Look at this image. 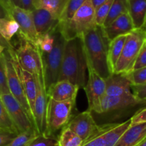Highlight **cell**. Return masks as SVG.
Masks as SVG:
<instances>
[{
	"mask_svg": "<svg viewBox=\"0 0 146 146\" xmlns=\"http://www.w3.org/2000/svg\"><path fill=\"white\" fill-rule=\"evenodd\" d=\"M113 2V0H107L105 3L101 4L95 10L96 25L101 27H104V24L108 17Z\"/></svg>",
	"mask_w": 146,
	"mask_h": 146,
	"instance_id": "31",
	"label": "cell"
},
{
	"mask_svg": "<svg viewBox=\"0 0 146 146\" xmlns=\"http://www.w3.org/2000/svg\"><path fill=\"white\" fill-rule=\"evenodd\" d=\"M36 0H21V8L28 11H34L36 9Z\"/></svg>",
	"mask_w": 146,
	"mask_h": 146,
	"instance_id": "41",
	"label": "cell"
},
{
	"mask_svg": "<svg viewBox=\"0 0 146 146\" xmlns=\"http://www.w3.org/2000/svg\"><path fill=\"white\" fill-rule=\"evenodd\" d=\"M128 35V34H127ZM127 35H122L116 37L115 38L110 41L108 46V64L111 68V72H113L114 68L117 61L119 59L120 56L122 52Z\"/></svg>",
	"mask_w": 146,
	"mask_h": 146,
	"instance_id": "23",
	"label": "cell"
},
{
	"mask_svg": "<svg viewBox=\"0 0 146 146\" xmlns=\"http://www.w3.org/2000/svg\"><path fill=\"white\" fill-rule=\"evenodd\" d=\"M86 0H69L64 14L60 18V21H68L71 19L76 11L82 6Z\"/></svg>",
	"mask_w": 146,
	"mask_h": 146,
	"instance_id": "33",
	"label": "cell"
},
{
	"mask_svg": "<svg viewBox=\"0 0 146 146\" xmlns=\"http://www.w3.org/2000/svg\"><path fill=\"white\" fill-rule=\"evenodd\" d=\"M103 29L109 41L120 36L127 35L134 30L133 25L128 12L121 15L110 25Z\"/></svg>",
	"mask_w": 146,
	"mask_h": 146,
	"instance_id": "18",
	"label": "cell"
},
{
	"mask_svg": "<svg viewBox=\"0 0 146 146\" xmlns=\"http://www.w3.org/2000/svg\"><path fill=\"white\" fill-rule=\"evenodd\" d=\"M17 135L0 130V146H4L9 143Z\"/></svg>",
	"mask_w": 146,
	"mask_h": 146,
	"instance_id": "39",
	"label": "cell"
},
{
	"mask_svg": "<svg viewBox=\"0 0 146 146\" xmlns=\"http://www.w3.org/2000/svg\"><path fill=\"white\" fill-rule=\"evenodd\" d=\"M39 135L35 128L20 133L16 135L9 143L4 146H27L31 141Z\"/></svg>",
	"mask_w": 146,
	"mask_h": 146,
	"instance_id": "27",
	"label": "cell"
},
{
	"mask_svg": "<svg viewBox=\"0 0 146 146\" xmlns=\"http://www.w3.org/2000/svg\"><path fill=\"white\" fill-rule=\"evenodd\" d=\"M131 125L146 123V105L141 107L131 118Z\"/></svg>",
	"mask_w": 146,
	"mask_h": 146,
	"instance_id": "37",
	"label": "cell"
},
{
	"mask_svg": "<svg viewBox=\"0 0 146 146\" xmlns=\"http://www.w3.org/2000/svg\"><path fill=\"white\" fill-rule=\"evenodd\" d=\"M111 124L99 125L98 131L96 134L83 143L82 146H106L105 133Z\"/></svg>",
	"mask_w": 146,
	"mask_h": 146,
	"instance_id": "29",
	"label": "cell"
},
{
	"mask_svg": "<svg viewBox=\"0 0 146 146\" xmlns=\"http://www.w3.org/2000/svg\"><path fill=\"white\" fill-rule=\"evenodd\" d=\"M146 138V123L131 125L115 146H136Z\"/></svg>",
	"mask_w": 146,
	"mask_h": 146,
	"instance_id": "19",
	"label": "cell"
},
{
	"mask_svg": "<svg viewBox=\"0 0 146 146\" xmlns=\"http://www.w3.org/2000/svg\"><path fill=\"white\" fill-rule=\"evenodd\" d=\"M106 1L107 0H91V2H92L93 6H94V9L96 10L98 7H99L101 4L105 3Z\"/></svg>",
	"mask_w": 146,
	"mask_h": 146,
	"instance_id": "43",
	"label": "cell"
},
{
	"mask_svg": "<svg viewBox=\"0 0 146 146\" xmlns=\"http://www.w3.org/2000/svg\"><path fill=\"white\" fill-rule=\"evenodd\" d=\"M0 1H1V0H0Z\"/></svg>",
	"mask_w": 146,
	"mask_h": 146,
	"instance_id": "48",
	"label": "cell"
},
{
	"mask_svg": "<svg viewBox=\"0 0 146 146\" xmlns=\"http://www.w3.org/2000/svg\"><path fill=\"white\" fill-rule=\"evenodd\" d=\"M9 11L7 7L4 5L1 1H0V19H7L10 17Z\"/></svg>",
	"mask_w": 146,
	"mask_h": 146,
	"instance_id": "42",
	"label": "cell"
},
{
	"mask_svg": "<svg viewBox=\"0 0 146 146\" xmlns=\"http://www.w3.org/2000/svg\"><path fill=\"white\" fill-rule=\"evenodd\" d=\"M10 118L12 120L19 133L34 128V123L20 103L11 95L6 94L0 96Z\"/></svg>",
	"mask_w": 146,
	"mask_h": 146,
	"instance_id": "10",
	"label": "cell"
},
{
	"mask_svg": "<svg viewBox=\"0 0 146 146\" xmlns=\"http://www.w3.org/2000/svg\"><path fill=\"white\" fill-rule=\"evenodd\" d=\"M136 146H146V138L144 140H143L140 143H138Z\"/></svg>",
	"mask_w": 146,
	"mask_h": 146,
	"instance_id": "46",
	"label": "cell"
},
{
	"mask_svg": "<svg viewBox=\"0 0 146 146\" xmlns=\"http://www.w3.org/2000/svg\"><path fill=\"white\" fill-rule=\"evenodd\" d=\"M95 26H96L95 23V9L91 0H86L76 11L71 19L60 21L58 29L64 39L69 41L75 38H81Z\"/></svg>",
	"mask_w": 146,
	"mask_h": 146,
	"instance_id": "3",
	"label": "cell"
},
{
	"mask_svg": "<svg viewBox=\"0 0 146 146\" xmlns=\"http://www.w3.org/2000/svg\"><path fill=\"white\" fill-rule=\"evenodd\" d=\"M88 78L84 91L88 100V110L91 112L99 113L100 104L106 95V80L90 68H87Z\"/></svg>",
	"mask_w": 146,
	"mask_h": 146,
	"instance_id": "9",
	"label": "cell"
},
{
	"mask_svg": "<svg viewBox=\"0 0 146 146\" xmlns=\"http://www.w3.org/2000/svg\"><path fill=\"white\" fill-rule=\"evenodd\" d=\"M125 74L132 86H140L146 84V66L132 70Z\"/></svg>",
	"mask_w": 146,
	"mask_h": 146,
	"instance_id": "32",
	"label": "cell"
},
{
	"mask_svg": "<svg viewBox=\"0 0 146 146\" xmlns=\"http://www.w3.org/2000/svg\"><path fill=\"white\" fill-rule=\"evenodd\" d=\"M32 13L34 27L38 35L52 33L56 29L60 20L44 9H36Z\"/></svg>",
	"mask_w": 146,
	"mask_h": 146,
	"instance_id": "17",
	"label": "cell"
},
{
	"mask_svg": "<svg viewBox=\"0 0 146 146\" xmlns=\"http://www.w3.org/2000/svg\"><path fill=\"white\" fill-rule=\"evenodd\" d=\"M6 94H9V91L7 86V77H6L2 60L0 57V96Z\"/></svg>",
	"mask_w": 146,
	"mask_h": 146,
	"instance_id": "35",
	"label": "cell"
},
{
	"mask_svg": "<svg viewBox=\"0 0 146 146\" xmlns=\"http://www.w3.org/2000/svg\"><path fill=\"white\" fill-rule=\"evenodd\" d=\"M76 101H56L48 98L44 135L54 138V135L62 130L72 117Z\"/></svg>",
	"mask_w": 146,
	"mask_h": 146,
	"instance_id": "5",
	"label": "cell"
},
{
	"mask_svg": "<svg viewBox=\"0 0 146 146\" xmlns=\"http://www.w3.org/2000/svg\"><path fill=\"white\" fill-rule=\"evenodd\" d=\"M18 46L15 48V55L22 68L33 76L43 75L41 55L38 46L20 33H17Z\"/></svg>",
	"mask_w": 146,
	"mask_h": 146,
	"instance_id": "7",
	"label": "cell"
},
{
	"mask_svg": "<svg viewBox=\"0 0 146 146\" xmlns=\"http://www.w3.org/2000/svg\"><path fill=\"white\" fill-rule=\"evenodd\" d=\"M146 66V40L143 44L142 48L140 51L139 54L136 58L135 64L132 70L138 69V68H143Z\"/></svg>",
	"mask_w": 146,
	"mask_h": 146,
	"instance_id": "36",
	"label": "cell"
},
{
	"mask_svg": "<svg viewBox=\"0 0 146 146\" xmlns=\"http://www.w3.org/2000/svg\"><path fill=\"white\" fill-rule=\"evenodd\" d=\"M1 2L4 4V5L7 8V9H9L10 7H11V0H1Z\"/></svg>",
	"mask_w": 146,
	"mask_h": 146,
	"instance_id": "45",
	"label": "cell"
},
{
	"mask_svg": "<svg viewBox=\"0 0 146 146\" xmlns=\"http://www.w3.org/2000/svg\"><path fill=\"white\" fill-rule=\"evenodd\" d=\"M36 84V96L33 108L34 128L38 134H44L46 130V115L48 98L44 87L43 75L34 76Z\"/></svg>",
	"mask_w": 146,
	"mask_h": 146,
	"instance_id": "11",
	"label": "cell"
},
{
	"mask_svg": "<svg viewBox=\"0 0 146 146\" xmlns=\"http://www.w3.org/2000/svg\"><path fill=\"white\" fill-rule=\"evenodd\" d=\"M83 141V143L97 133L99 128L93 117L92 112L87 111L71 117L66 125Z\"/></svg>",
	"mask_w": 146,
	"mask_h": 146,
	"instance_id": "12",
	"label": "cell"
},
{
	"mask_svg": "<svg viewBox=\"0 0 146 146\" xmlns=\"http://www.w3.org/2000/svg\"><path fill=\"white\" fill-rule=\"evenodd\" d=\"M131 90L135 97L141 100L146 101V84L140 86H132Z\"/></svg>",
	"mask_w": 146,
	"mask_h": 146,
	"instance_id": "38",
	"label": "cell"
},
{
	"mask_svg": "<svg viewBox=\"0 0 146 146\" xmlns=\"http://www.w3.org/2000/svg\"><path fill=\"white\" fill-rule=\"evenodd\" d=\"M145 40L146 32L143 29H134L129 33L127 35L122 52L113 73L126 74L132 71Z\"/></svg>",
	"mask_w": 146,
	"mask_h": 146,
	"instance_id": "6",
	"label": "cell"
},
{
	"mask_svg": "<svg viewBox=\"0 0 146 146\" xmlns=\"http://www.w3.org/2000/svg\"><path fill=\"white\" fill-rule=\"evenodd\" d=\"M87 64L81 38L66 41L58 81L66 80L79 88L86 84Z\"/></svg>",
	"mask_w": 146,
	"mask_h": 146,
	"instance_id": "2",
	"label": "cell"
},
{
	"mask_svg": "<svg viewBox=\"0 0 146 146\" xmlns=\"http://www.w3.org/2000/svg\"><path fill=\"white\" fill-rule=\"evenodd\" d=\"M56 138L48 137L44 134H40L31 141L27 146H56Z\"/></svg>",
	"mask_w": 146,
	"mask_h": 146,
	"instance_id": "34",
	"label": "cell"
},
{
	"mask_svg": "<svg viewBox=\"0 0 146 146\" xmlns=\"http://www.w3.org/2000/svg\"><path fill=\"white\" fill-rule=\"evenodd\" d=\"M128 12V7L127 0H113L103 28L108 27L120 16Z\"/></svg>",
	"mask_w": 146,
	"mask_h": 146,
	"instance_id": "25",
	"label": "cell"
},
{
	"mask_svg": "<svg viewBox=\"0 0 146 146\" xmlns=\"http://www.w3.org/2000/svg\"><path fill=\"white\" fill-rule=\"evenodd\" d=\"M146 101L135 97L133 94L121 96H104L100 104L99 113H106L111 111H123L138 106H144Z\"/></svg>",
	"mask_w": 146,
	"mask_h": 146,
	"instance_id": "13",
	"label": "cell"
},
{
	"mask_svg": "<svg viewBox=\"0 0 146 146\" xmlns=\"http://www.w3.org/2000/svg\"><path fill=\"white\" fill-rule=\"evenodd\" d=\"M143 29H144V31H145V32H146V22H145V26H144V28H143Z\"/></svg>",
	"mask_w": 146,
	"mask_h": 146,
	"instance_id": "47",
	"label": "cell"
},
{
	"mask_svg": "<svg viewBox=\"0 0 146 146\" xmlns=\"http://www.w3.org/2000/svg\"><path fill=\"white\" fill-rule=\"evenodd\" d=\"M54 44L51 52L41 53L43 66V78L46 92L51 86L56 83L61 72V61L66 40L64 39L58 27L54 31Z\"/></svg>",
	"mask_w": 146,
	"mask_h": 146,
	"instance_id": "4",
	"label": "cell"
},
{
	"mask_svg": "<svg viewBox=\"0 0 146 146\" xmlns=\"http://www.w3.org/2000/svg\"><path fill=\"white\" fill-rule=\"evenodd\" d=\"M14 49V47L11 42H9L7 40L4 39L2 36L0 34V55L4 52L5 50H13Z\"/></svg>",
	"mask_w": 146,
	"mask_h": 146,
	"instance_id": "40",
	"label": "cell"
},
{
	"mask_svg": "<svg viewBox=\"0 0 146 146\" xmlns=\"http://www.w3.org/2000/svg\"><path fill=\"white\" fill-rule=\"evenodd\" d=\"M106 95L107 96H121L132 94V84L125 74L112 73L106 79Z\"/></svg>",
	"mask_w": 146,
	"mask_h": 146,
	"instance_id": "16",
	"label": "cell"
},
{
	"mask_svg": "<svg viewBox=\"0 0 146 146\" xmlns=\"http://www.w3.org/2000/svg\"><path fill=\"white\" fill-rule=\"evenodd\" d=\"M80 88L66 80L58 81L46 91L47 98L56 101H76Z\"/></svg>",
	"mask_w": 146,
	"mask_h": 146,
	"instance_id": "15",
	"label": "cell"
},
{
	"mask_svg": "<svg viewBox=\"0 0 146 146\" xmlns=\"http://www.w3.org/2000/svg\"><path fill=\"white\" fill-rule=\"evenodd\" d=\"M83 141L75 133L65 126L56 138V146H82Z\"/></svg>",
	"mask_w": 146,
	"mask_h": 146,
	"instance_id": "24",
	"label": "cell"
},
{
	"mask_svg": "<svg viewBox=\"0 0 146 146\" xmlns=\"http://www.w3.org/2000/svg\"><path fill=\"white\" fill-rule=\"evenodd\" d=\"M11 5L21 8V0H11Z\"/></svg>",
	"mask_w": 146,
	"mask_h": 146,
	"instance_id": "44",
	"label": "cell"
},
{
	"mask_svg": "<svg viewBox=\"0 0 146 146\" xmlns=\"http://www.w3.org/2000/svg\"><path fill=\"white\" fill-rule=\"evenodd\" d=\"M131 125V118L120 123H111L110 128L105 133L106 146H115Z\"/></svg>",
	"mask_w": 146,
	"mask_h": 146,
	"instance_id": "21",
	"label": "cell"
},
{
	"mask_svg": "<svg viewBox=\"0 0 146 146\" xmlns=\"http://www.w3.org/2000/svg\"><path fill=\"white\" fill-rule=\"evenodd\" d=\"M68 1L69 0H36V9H44L60 20Z\"/></svg>",
	"mask_w": 146,
	"mask_h": 146,
	"instance_id": "22",
	"label": "cell"
},
{
	"mask_svg": "<svg viewBox=\"0 0 146 146\" xmlns=\"http://www.w3.org/2000/svg\"><path fill=\"white\" fill-rule=\"evenodd\" d=\"M0 57L2 60L3 65H4L6 77H7V86H8L9 93L22 106L34 123L32 113H31L27 98L26 97L22 81L14 67L9 50H5L0 55Z\"/></svg>",
	"mask_w": 146,
	"mask_h": 146,
	"instance_id": "8",
	"label": "cell"
},
{
	"mask_svg": "<svg viewBox=\"0 0 146 146\" xmlns=\"http://www.w3.org/2000/svg\"><path fill=\"white\" fill-rule=\"evenodd\" d=\"M54 32L38 35L36 45L38 46L40 52L48 54L51 52L54 44Z\"/></svg>",
	"mask_w": 146,
	"mask_h": 146,
	"instance_id": "30",
	"label": "cell"
},
{
	"mask_svg": "<svg viewBox=\"0 0 146 146\" xmlns=\"http://www.w3.org/2000/svg\"><path fill=\"white\" fill-rule=\"evenodd\" d=\"M9 11L10 16L18 24L19 27L18 32L32 43L36 44L38 35L34 27L31 11L15 6H11Z\"/></svg>",
	"mask_w": 146,
	"mask_h": 146,
	"instance_id": "14",
	"label": "cell"
},
{
	"mask_svg": "<svg viewBox=\"0 0 146 146\" xmlns=\"http://www.w3.org/2000/svg\"><path fill=\"white\" fill-rule=\"evenodd\" d=\"M81 38L87 68L94 71L106 80L112 72L108 58L110 41L104 33V29L95 26L86 32Z\"/></svg>",
	"mask_w": 146,
	"mask_h": 146,
	"instance_id": "1",
	"label": "cell"
},
{
	"mask_svg": "<svg viewBox=\"0 0 146 146\" xmlns=\"http://www.w3.org/2000/svg\"><path fill=\"white\" fill-rule=\"evenodd\" d=\"M19 29L18 24L11 17L7 19H0V34L9 42L18 33Z\"/></svg>",
	"mask_w": 146,
	"mask_h": 146,
	"instance_id": "26",
	"label": "cell"
},
{
	"mask_svg": "<svg viewBox=\"0 0 146 146\" xmlns=\"http://www.w3.org/2000/svg\"><path fill=\"white\" fill-rule=\"evenodd\" d=\"M0 130L18 135L19 132L0 98Z\"/></svg>",
	"mask_w": 146,
	"mask_h": 146,
	"instance_id": "28",
	"label": "cell"
},
{
	"mask_svg": "<svg viewBox=\"0 0 146 146\" xmlns=\"http://www.w3.org/2000/svg\"><path fill=\"white\" fill-rule=\"evenodd\" d=\"M134 29H143L146 21V0H127Z\"/></svg>",
	"mask_w": 146,
	"mask_h": 146,
	"instance_id": "20",
	"label": "cell"
}]
</instances>
